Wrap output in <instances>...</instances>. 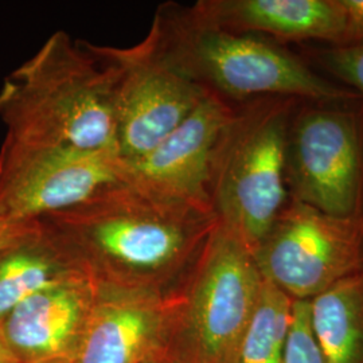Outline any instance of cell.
<instances>
[{
    "label": "cell",
    "mask_w": 363,
    "mask_h": 363,
    "mask_svg": "<svg viewBox=\"0 0 363 363\" xmlns=\"http://www.w3.org/2000/svg\"><path fill=\"white\" fill-rule=\"evenodd\" d=\"M97 286L172 295L191 269L217 217L116 183L38 220Z\"/></svg>",
    "instance_id": "1"
},
{
    "label": "cell",
    "mask_w": 363,
    "mask_h": 363,
    "mask_svg": "<svg viewBox=\"0 0 363 363\" xmlns=\"http://www.w3.org/2000/svg\"><path fill=\"white\" fill-rule=\"evenodd\" d=\"M0 118L11 140L117 154L111 76L65 31L4 79Z\"/></svg>",
    "instance_id": "2"
},
{
    "label": "cell",
    "mask_w": 363,
    "mask_h": 363,
    "mask_svg": "<svg viewBox=\"0 0 363 363\" xmlns=\"http://www.w3.org/2000/svg\"><path fill=\"white\" fill-rule=\"evenodd\" d=\"M155 16L182 69L230 104L261 97L303 101L362 99L320 77L296 55L261 35L205 25L189 10L169 4L160 7Z\"/></svg>",
    "instance_id": "3"
},
{
    "label": "cell",
    "mask_w": 363,
    "mask_h": 363,
    "mask_svg": "<svg viewBox=\"0 0 363 363\" xmlns=\"http://www.w3.org/2000/svg\"><path fill=\"white\" fill-rule=\"evenodd\" d=\"M298 101L261 97L237 104L214 152L211 208L252 253L289 199L286 132Z\"/></svg>",
    "instance_id": "4"
},
{
    "label": "cell",
    "mask_w": 363,
    "mask_h": 363,
    "mask_svg": "<svg viewBox=\"0 0 363 363\" xmlns=\"http://www.w3.org/2000/svg\"><path fill=\"white\" fill-rule=\"evenodd\" d=\"M262 284L252 250L217 222L174 292L172 354L190 363L232 362Z\"/></svg>",
    "instance_id": "5"
},
{
    "label": "cell",
    "mask_w": 363,
    "mask_h": 363,
    "mask_svg": "<svg viewBox=\"0 0 363 363\" xmlns=\"http://www.w3.org/2000/svg\"><path fill=\"white\" fill-rule=\"evenodd\" d=\"M82 45L111 76L117 154L124 162L155 148L208 94L172 57L156 16L135 46H99L85 40Z\"/></svg>",
    "instance_id": "6"
},
{
    "label": "cell",
    "mask_w": 363,
    "mask_h": 363,
    "mask_svg": "<svg viewBox=\"0 0 363 363\" xmlns=\"http://www.w3.org/2000/svg\"><path fill=\"white\" fill-rule=\"evenodd\" d=\"M289 198L337 217H363V99L300 100L288 125Z\"/></svg>",
    "instance_id": "7"
},
{
    "label": "cell",
    "mask_w": 363,
    "mask_h": 363,
    "mask_svg": "<svg viewBox=\"0 0 363 363\" xmlns=\"http://www.w3.org/2000/svg\"><path fill=\"white\" fill-rule=\"evenodd\" d=\"M262 279L292 300L363 274V217H337L292 198L253 250Z\"/></svg>",
    "instance_id": "8"
},
{
    "label": "cell",
    "mask_w": 363,
    "mask_h": 363,
    "mask_svg": "<svg viewBox=\"0 0 363 363\" xmlns=\"http://www.w3.org/2000/svg\"><path fill=\"white\" fill-rule=\"evenodd\" d=\"M115 152L23 143L4 138L0 147V218L38 220L73 208L120 183Z\"/></svg>",
    "instance_id": "9"
},
{
    "label": "cell",
    "mask_w": 363,
    "mask_h": 363,
    "mask_svg": "<svg viewBox=\"0 0 363 363\" xmlns=\"http://www.w3.org/2000/svg\"><path fill=\"white\" fill-rule=\"evenodd\" d=\"M233 112V104L208 91L191 115L155 148L133 160L120 159V183L164 202L213 211V157Z\"/></svg>",
    "instance_id": "10"
},
{
    "label": "cell",
    "mask_w": 363,
    "mask_h": 363,
    "mask_svg": "<svg viewBox=\"0 0 363 363\" xmlns=\"http://www.w3.org/2000/svg\"><path fill=\"white\" fill-rule=\"evenodd\" d=\"M174 315L172 295L97 286L85 333L67 363L150 362L172 334Z\"/></svg>",
    "instance_id": "11"
},
{
    "label": "cell",
    "mask_w": 363,
    "mask_h": 363,
    "mask_svg": "<svg viewBox=\"0 0 363 363\" xmlns=\"http://www.w3.org/2000/svg\"><path fill=\"white\" fill-rule=\"evenodd\" d=\"M97 296L88 276L42 289L0 325V339L19 363L69 359L77 351Z\"/></svg>",
    "instance_id": "12"
},
{
    "label": "cell",
    "mask_w": 363,
    "mask_h": 363,
    "mask_svg": "<svg viewBox=\"0 0 363 363\" xmlns=\"http://www.w3.org/2000/svg\"><path fill=\"white\" fill-rule=\"evenodd\" d=\"M189 13L205 25L234 33L331 45L346 40L340 0H203Z\"/></svg>",
    "instance_id": "13"
},
{
    "label": "cell",
    "mask_w": 363,
    "mask_h": 363,
    "mask_svg": "<svg viewBox=\"0 0 363 363\" xmlns=\"http://www.w3.org/2000/svg\"><path fill=\"white\" fill-rule=\"evenodd\" d=\"M86 276L39 220L0 249V325L25 300L42 289Z\"/></svg>",
    "instance_id": "14"
},
{
    "label": "cell",
    "mask_w": 363,
    "mask_h": 363,
    "mask_svg": "<svg viewBox=\"0 0 363 363\" xmlns=\"http://www.w3.org/2000/svg\"><path fill=\"white\" fill-rule=\"evenodd\" d=\"M310 323L325 363H363V274L310 300Z\"/></svg>",
    "instance_id": "15"
},
{
    "label": "cell",
    "mask_w": 363,
    "mask_h": 363,
    "mask_svg": "<svg viewBox=\"0 0 363 363\" xmlns=\"http://www.w3.org/2000/svg\"><path fill=\"white\" fill-rule=\"evenodd\" d=\"M294 300L264 280L259 301L230 363H284Z\"/></svg>",
    "instance_id": "16"
},
{
    "label": "cell",
    "mask_w": 363,
    "mask_h": 363,
    "mask_svg": "<svg viewBox=\"0 0 363 363\" xmlns=\"http://www.w3.org/2000/svg\"><path fill=\"white\" fill-rule=\"evenodd\" d=\"M315 58L327 72L350 85L363 99V43L331 45L316 52Z\"/></svg>",
    "instance_id": "17"
},
{
    "label": "cell",
    "mask_w": 363,
    "mask_h": 363,
    "mask_svg": "<svg viewBox=\"0 0 363 363\" xmlns=\"http://www.w3.org/2000/svg\"><path fill=\"white\" fill-rule=\"evenodd\" d=\"M284 363H325L310 323V301L294 300Z\"/></svg>",
    "instance_id": "18"
},
{
    "label": "cell",
    "mask_w": 363,
    "mask_h": 363,
    "mask_svg": "<svg viewBox=\"0 0 363 363\" xmlns=\"http://www.w3.org/2000/svg\"><path fill=\"white\" fill-rule=\"evenodd\" d=\"M346 13V40L343 45L363 43V0H340Z\"/></svg>",
    "instance_id": "19"
},
{
    "label": "cell",
    "mask_w": 363,
    "mask_h": 363,
    "mask_svg": "<svg viewBox=\"0 0 363 363\" xmlns=\"http://www.w3.org/2000/svg\"><path fill=\"white\" fill-rule=\"evenodd\" d=\"M34 222V220H31ZM31 222H22V223H13L9 220L0 218V249L7 247L10 242L22 233Z\"/></svg>",
    "instance_id": "20"
},
{
    "label": "cell",
    "mask_w": 363,
    "mask_h": 363,
    "mask_svg": "<svg viewBox=\"0 0 363 363\" xmlns=\"http://www.w3.org/2000/svg\"><path fill=\"white\" fill-rule=\"evenodd\" d=\"M0 363H19L0 339Z\"/></svg>",
    "instance_id": "21"
},
{
    "label": "cell",
    "mask_w": 363,
    "mask_h": 363,
    "mask_svg": "<svg viewBox=\"0 0 363 363\" xmlns=\"http://www.w3.org/2000/svg\"><path fill=\"white\" fill-rule=\"evenodd\" d=\"M164 363H190V362H187V361H184V359H182L181 357H178V355H175V354H171V355H169V358H167V359H164Z\"/></svg>",
    "instance_id": "22"
},
{
    "label": "cell",
    "mask_w": 363,
    "mask_h": 363,
    "mask_svg": "<svg viewBox=\"0 0 363 363\" xmlns=\"http://www.w3.org/2000/svg\"><path fill=\"white\" fill-rule=\"evenodd\" d=\"M69 359H57V361H49V362H43V363H67Z\"/></svg>",
    "instance_id": "23"
}]
</instances>
